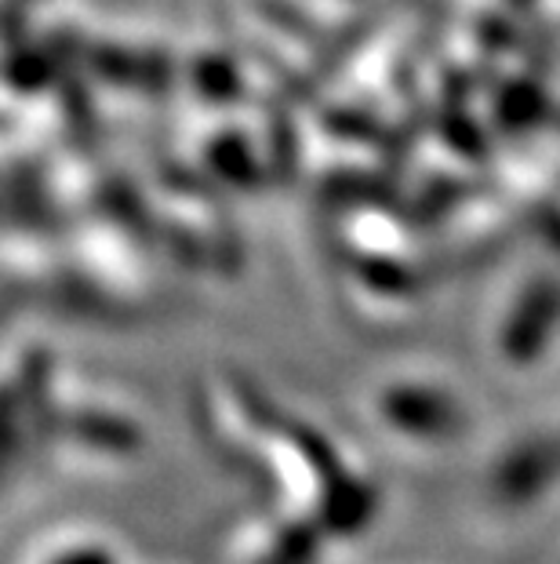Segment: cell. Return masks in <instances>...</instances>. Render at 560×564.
Wrapping results in <instances>:
<instances>
[{
  "instance_id": "2",
  "label": "cell",
  "mask_w": 560,
  "mask_h": 564,
  "mask_svg": "<svg viewBox=\"0 0 560 564\" xmlns=\"http://www.w3.org/2000/svg\"><path fill=\"white\" fill-rule=\"evenodd\" d=\"M484 488L495 510L520 513L560 488V423L528 430L498 448L484 470Z\"/></svg>"
},
{
  "instance_id": "4",
  "label": "cell",
  "mask_w": 560,
  "mask_h": 564,
  "mask_svg": "<svg viewBox=\"0 0 560 564\" xmlns=\"http://www.w3.org/2000/svg\"><path fill=\"white\" fill-rule=\"evenodd\" d=\"M22 564H128V554L95 528H58L33 543Z\"/></svg>"
},
{
  "instance_id": "3",
  "label": "cell",
  "mask_w": 560,
  "mask_h": 564,
  "mask_svg": "<svg viewBox=\"0 0 560 564\" xmlns=\"http://www.w3.org/2000/svg\"><path fill=\"white\" fill-rule=\"evenodd\" d=\"M328 539L314 524L277 510H262L255 518L237 521L222 543L226 564H320L328 554Z\"/></svg>"
},
{
  "instance_id": "1",
  "label": "cell",
  "mask_w": 560,
  "mask_h": 564,
  "mask_svg": "<svg viewBox=\"0 0 560 564\" xmlns=\"http://www.w3.org/2000/svg\"><path fill=\"white\" fill-rule=\"evenodd\" d=\"M364 419L389 448L408 455L451 452L473 430V408L466 398L430 371L378 379L364 393Z\"/></svg>"
}]
</instances>
